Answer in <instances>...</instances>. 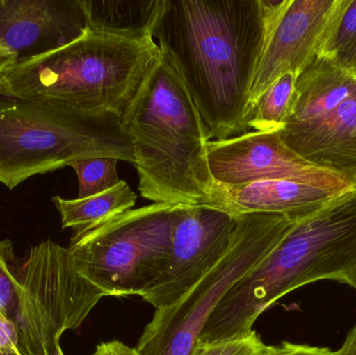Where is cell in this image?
Returning <instances> with one entry per match:
<instances>
[{"label":"cell","instance_id":"2e32d148","mask_svg":"<svg viewBox=\"0 0 356 355\" xmlns=\"http://www.w3.org/2000/svg\"><path fill=\"white\" fill-rule=\"evenodd\" d=\"M52 200L60 213L63 229H72L73 236H77L133 210L137 194L129 183L121 181L113 189L91 197L64 199L56 196Z\"/></svg>","mask_w":356,"mask_h":355},{"label":"cell","instance_id":"cb8c5ba5","mask_svg":"<svg viewBox=\"0 0 356 355\" xmlns=\"http://www.w3.org/2000/svg\"><path fill=\"white\" fill-rule=\"evenodd\" d=\"M8 258H10V243L8 241L0 242V281L8 274Z\"/></svg>","mask_w":356,"mask_h":355},{"label":"cell","instance_id":"484cf974","mask_svg":"<svg viewBox=\"0 0 356 355\" xmlns=\"http://www.w3.org/2000/svg\"><path fill=\"white\" fill-rule=\"evenodd\" d=\"M336 355H356V327L349 333L344 345Z\"/></svg>","mask_w":356,"mask_h":355},{"label":"cell","instance_id":"4fadbf2b","mask_svg":"<svg viewBox=\"0 0 356 355\" xmlns=\"http://www.w3.org/2000/svg\"><path fill=\"white\" fill-rule=\"evenodd\" d=\"M282 141L314 166L356 188V87L315 124Z\"/></svg>","mask_w":356,"mask_h":355},{"label":"cell","instance_id":"5bb4252c","mask_svg":"<svg viewBox=\"0 0 356 355\" xmlns=\"http://www.w3.org/2000/svg\"><path fill=\"white\" fill-rule=\"evenodd\" d=\"M220 187L213 208L236 217L249 213H273L302 220L349 189L324 187L290 179L261 181L241 187Z\"/></svg>","mask_w":356,"mask_h":355},{"label":"cell","instance_id":"83f0119b","mask_svg":"<svg viewBox=\"0 0 356 355\" xmlns=\"http://www.w3.org/2000/svg\"><path fill=\"white\" fill-rule=\"evenodd\" d=\"M54 355H64V354H63V350L62 348H60V346H58V349H56V354Z\"/></svg>","mask_w":356,"mask_h":355},{"label":"cell","instance_id":"44dd1931","mask_svg":"<svg viewBox=\"0 0 356 355\" xmlns=\"http://www.w3.org/2000/svg\"><path fill=\"white\" fill-rule=\"evenodd\" d=\"M17 346H18V333H17L16 325L0 312V352L16 349Z\"/></svg>","mask_w":356,"mask_h":355},{"label":"cell","instance_id":"d4e9b609","mask_svg":"<svg viewBox=\"0 0 356 355\" xmlns=\"http://www.w3.org/2000/svg\"><path fill=\"white\" fill-rule=\"evenodd\" d=\"M16 63V56L0 44V76Z\"/></svg>","mask_w":356,"mask_h":355},{"label":"cell","instance_id":"603a6c76","mask_svg":"<svg viewBox=\"0 0 356 355\" xmlns=\"http://www.w3.org/2000/svg\"><path fill=\"white\" fill-rule=\"evenodd\" d=\"M92 355H139L136 348L129 347L122 342L114 341L102 343L96 347Z\"/></svg>","mask_w":356,"mask_h":355},{"label":"cell","instance_id":"9c48e42d","mask_svg":"<svg viewBox=\"0 0 356 355\" xmlns=\"http://www.w3.org/2000/svg\"><path fill=\"white\" fill-rule=\"evenodd\" d=\"M236 227L221 208L178 206L166 266L141 297L156 310L177 304L225 256Z\"/></svg>","mask_w":356,"mask_h":355},{"label":"cell","instance_id":"4316f807","mask_svg":"<svg viewBox=\"0 0 356 355\" xmlns=\"http://www.w3.org/2000/svg\"><path fill=\"white\" fill-rule=\"evenodd\" d=\"M0 355H21L18 349L8 350V352H0Z\"/></svg>","mask_w":356,"mask_h":355},{"label":"cell","instance_id":"7c38bea8","mask_svg":"<svg viewBox=\"0 0 356 355\" xmlns=\"http://www.w3.org/2000/svg\"><path fill=\"white\" fill-rule=\"evenodd\" d=\"M87 31L81 0H0V44L16 63L64 47Z\"/></svg>","mask_w":356,"mask_h":355},{"label":"cell","instance_id":"ffe728a7","mask_svg":"<svg viewBox=\"0 0 356 355\" xmlns=\"http://www.w3.org/2000/svg\"><path fill=\"white\" fill-rule=\"evenodd\" d=\"M277 349L278 346L264 343L253 331L250 335L240 339L211 344L198 342L192 355H273Z\"/></svg>","mask_w":356,"mask_h":355},{"label":"cell","instance_id":"ac0fdd59","mask_svg":"<svg viewBox=\"0 0 356 355\" xmlns=\"http://www.w3.org/2000/svg\"><path fill=\"white\" fill-rule=\"evenodd\" d=\"M322 53L356 79V0H349Z\"/></svg>","mask_w":356,"mask_h":355},{"label":"cell","instance_id":"52a82bcc","mask_svg":"<svg viewBox=\"0 0 356 355\" xmlns=\"http://www.w3.org/2000/svg\"><path fill=\"white\" fill-rule=\"evenodd\" d=\"M178 206L129 210L73 236L68 249L77 272L106 296H141L166 266Z\"/></svg>","mask_w":356,"mask_h":355},{"label":"cell","instance_id":"f546056e","mask_svg":"<svg viewBox=\"0 0 356 355\" xmlns=\"http://www.w3.org/2000/svg\"><path fill=\"white\" fill-rule=\"evenodd\" d=\"M355 189H356V188H355Z\"/></svg>","mask_w":356,"mask_h":355},{"label":"cell","instance_id":"d6986e66","mask_svg":"<svg viewBox=\"0 0 356 355\" xmlns=\"http://www.w3.org/2000/svg\"><path fill=\"white\" fill-rule=\"evenodd\" d=\"M118 162L117 158L102 156L71 164L79 179V198L91 197L116 187L121 181L117 174Z\"/></svg>","mask_w":356,"mask_h":355},{"label":"cell","instance_id":"6da1fadb","mask_svg":"<svg viewBox=\"0 0 356 355\" xmlns=\"http://www.w3.org/2000/svg\"><path fill=\"white\" fill-rule=\"evenodd\" d=\"M278 1L164 0L152 29L190 92L209 141L250 131V91Z\"/></svg>","mask_w":356,"mask_h":355},{"label":"cell","instance_id":"8992f818","mask_svg":"<svg viewBox=\"0 0 356 355\" xmlns=\"http://www.w3.org/2000/svg\"><path fill=\"white\" fill-rule=\"evenodd\" d=\"M236 219L225 256L179 302L156 310L138 342V354L192 355L209 316L232 286L300 221L273 213H249Z\"/></svg>","mask_w":356,"mask_h":355},{"label":"cell","instance_id":"e0dca14e","mask_svg":"<svg viewBox=\"0 0 356 355\" xmlns=\"http://www.w3.org/2000/svg\"><path fill=\"white\" fill-rule=\"evenodd\" d=\"M296 79L288 72L274 81L257 102L249 129L254 131H280L286 124L294 99Z\"/></svg>","mask_w":356,"mask_h":355},{"label":"cell","instance_id":"ba28073f","mask_svg":"<svg viewBox=\"0 0 356 355\" xmlns=\"http://www.w3.org/2000/svg\"><path fill=\"white\" fill-rule=\"evenodd\" d=\"M15 325L21 355H54L60 337L75 331L104 292L77 272L68 247L51 240L33 246L19 271Z\"/></svg>","mask_w":356,"mask_h":355},{"label":"cell","instance_id":"30bf717a","mask_svg":"<svg viewBox=\"0 0 356 355\" xmlns=\"http://www.w3.org/2000/svg\"><path fill=\"white\" fill-rule=\"evenodd\" d=\"M348 3L349 0L278 1L251 85L253 110L274 81L288 72L298 77L323 52Z\"/></svg>","mask_w":356,"mask_h":355},{"label":"cell","instance_id":"8fae6325","mask_svg":"<svg viewBox=\"0 0 356 355\" xmlns=\"http://www.w3.org/2000/svg\"><path fill=\"white\" fill-rule=\"evenodd\" d=\"M209 171L222 187H241L261 181L290 179L324 187L351 189L344 181L295 154L280 131H250L225 140L209 141Z\"/></svg>","mask_w":356,"mask_h":355},{"label":"cell","instance_id":"3957f363","mask_svg":"<svg viewBox=\"0 0 356 355\" xmlns=\"http://www.w3.org/2000/svg\"><path fill=\"white\" fill-rule=\"evenodd\" d=\"M122 121L142 197L175 206H213L218 201L220 187L209 171L200 113L162 51Z\"/></svg>","mask_w":356,"mask_h":355},{"label":"cell","instance_id":"5b68a950","mask_svg":"<svg viewBox=\"0 0 356 355\" xmlns=\"http://www.w3.org/2000/svg\"><path fill=\"white\" fill-rule=\"evenodd\" d=\"M102 156L134 164L131 138L120 117L60 110L0 93V183L8 189Z\"/></svg>","mask_w":356,"mask_h":355},{"label":"cell","instance_id":"277c9868","mask_svg":"<svg viewBox=\"0 0 356 355\" xmlns=\"http://www.w3.org/2000/svg\"><path fill=\"white\" fill-rule=\"evenodd\" d=\"M152 35L122 37L88 29L68 45L15 63L0 93L60 110L124 118L160 60Z\"/></svg>","mask_w":356,"mask_h":355},{"label":"cell","instance_id":"f1b7e54d","mask_svg":"<svg viewBox=\"0 0 356 355\" xmlns=\"http://www.w3.org/2000/svg\"><path fill=\"white\" fill-rule=\"evenodd\" d=\"M353 289H355V291H356V275H355V281H353Z\"/></svg>","mask_w":356,"mask_h":355},{"label":"cell","instance_id":"7a4b0ae2","mask_svg":"<svg viewBox=\"0 0 356 355\" xmlns=\"http://www.w3.org/2000/svg\"><path fill=\"white\" fill-rule=\"evenodd\" d=\"M356 275V189L339 194L298 221L282 241L215 308L198 342L217 343L252 333L259 316L294 290L319 281L353 287Z\"/></svg>","mask_w":356,"mask_h":355},{"label":"cell","instance_id":"9a60e30c","mask_svg":"<svg viewBox=\"0 0 356 355\" xmlns=\"http://www.w3.org/2000/svg\"><path fill=\"white\" fill-rule=\"evenodd\" d=\"M164 0H81L88 29L140 38L152 35V29Z\"/></svg>","mask_w":356,"mask_h":355},{"label":"cell","instance_id":"7402d4cb","mask_svg":"<svg viewBox=\"0 0 356 355\" xmlns=\"http://www.w3.org/2000/svg\"><path fill=\"white\" fill-rule=\"evenodd\" d=\"M273 355H336V352H332L330 348L298 345L284 342L282 345L278 346L277 352Z\"/></svg>","mask_w":356,"mask_h":355}]
</instances>
